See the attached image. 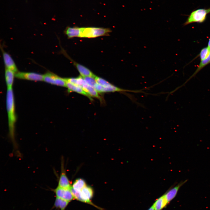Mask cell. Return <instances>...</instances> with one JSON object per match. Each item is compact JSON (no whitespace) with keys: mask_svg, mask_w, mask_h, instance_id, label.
<instances>
[{"mask_svg":"<svg viewBox=\"0 0 210 210\" xmlns=\"http://www.w3.org/2000/svg\"><path fill=\"white\" fill-rule=\"evenodd\" d=\"M6 106L8 117L9 136L15 148H17L15 137V125L16 121L14 97L12 88H7Z\"/></svg>","mask_w":210,"mask_h":210,"instance_id":"6da1fadb","label":"cell"},{"mask_svg":"<svg viewBox=\"0 0 210 210\" xmlns=\"http://www.w3.org/2000/svg\"><path fill=\"white\" fill-rule=\"evenodd\" d=\"M210 13V8H200L193 11L184 23L185 26L194 22L202 23L206 19L207 15Z\"/></svg>","mask_w":210,"mask_h":210,"instance_id":"7a4b0ae2","label":"cell"},{"mask_svg":"<svg viewBox=\"0 0 210 210\" xmlns=\"http://www.w3.org/2000/svg\"><path fill=\"white\" fill-rule=\"evenodd\" d=\"M109 29L97 27L81 28L80 37L92 38L107 35Z\"/></svg>","mask_w":210,"mask_h":210,"instance_id":"3957f363","label":"cell"},{"mask_svg":"<svg viewBox=\"0 0 210 210\" xmlns=\"http://www.w3.org/2000/svg\"><path fill=\"white\" fill-rule=\"evenodd\" d=\"M43 81L51 84L66 87L65 78H61L52 72H47L43 75Z\"/></svg>","mask_w":210,"mask_h":210,"instance_id":"277c9868","label":"cell"},{"mask_svg":"<svg viewBox=\"0 0 210 210\" xmlns=\"http://www.w3.org/2000/svg\"><path fill=\"white\" fill-rule=\"evenodd\" d=\"M15 77L21 79L34 81H43V75L33 72L18 71L15 74Z\"/></svg>","mask_w":210,"mask_h":210,"instance_id":"5b68a950","label":"cell"},{"mask_svg":"<svg viewBox=\"0 0 210 210\" xmlns=\"http://www.w3.org/2000/svg\"><path fill=\"white\" fill-rule=\"evenodd\" d=\"M56 197L69 202L74 197L70 189L65 188L57 186L53 190Z\"/></svg>","mask_w":210,"mask_h":210,"instance_id":"8992f818","label":"cell"},{"mask_svg":"<svg viewBox=\"0 0 210 210\" xmlns=\"http://www.w3.org/2000/svg\"><path fill=\"white\" fill-rule=\"evenodd\" d=\"M1 49L5 68L11 70L15 73L18 71L16 65L13 59L8 53Z\"/></svg>","mask_w":210,"mask_h":210,"instance_id":"52a82bcc","label":"cell"},{"mask_svg":"<svg viewBox=\"0 0 210 210\" xmlns=\"http://www.w3.org/2000/svg\"><path fill=\"white\" fill-rule=\"evenodd\" d=\"M61 162V172L59 179L58 186L65 188L70 189L71 186L66 174L63 161Z\"/></svg>","mask_w":210,"mask_h":210,"instance_id":"ba28073f","label":"cell"},{"mask_svg":"<svg viewBox=\"0 0 210 210\" xmlns=\"http://www.w3.org/2000/svg\"><path fill=\"white\" fill-rule=\"evenodd\" d=\"M187 181V179L181 181L176 185L170 188L164 194L168 203L175 197L180 188Z\"/></svg>","mask_w":210,"mask_h":210,"instance_id":"9c48e42d","label":"cell"},{"mask_svg":"<svg viewBox=\"0 0 210 210\" xmlns=\"http://www.w3.org/2000/svg\"><path fill=\"white\" fill-rule=\"evenodd\" d=\"M80 194L82 202L94 205L90 201L93 194V191L91 187L86 186L80 191Z\"/></svg>","mask_w":210,"mask_h":210,"instance_id":"30bf717a","label":"cell"},{"mask_svg":"<svg viewBox=\"0 0 210 210\" xmlns=\"http://www.w3.org/2000/svg\"><path fill=\"white\" fill-rule=\"evenodd\" d=\"M66 87L67 88L68 91L69 92H76L87 97L91 101L93 100L92 98H91V97L79 86L75 85L66 81Z\"/></svg>","mask_w":210,"mask_h":210,"instance_id":"8fae6325","label":"cell"},{"mask_svg":"<svg viewBox=\"0 0 210 210\" xmlns=\"http://www.w3.org/2000/svg\"><path fill=\"white\" fill-rule=\"evenodd\" d=\"M73 63L76 67L81 76L83 77H94L96 76L89 69L80 64L72 61Z\"/></svg>","mask_w":210,"mask_h":210,"instance_id":"7c38bea8","label":"cell"},{"mask_svg":"<svg viewBox=\"0 0 210 210\" xmlns=\"http://www.w3.org/2000/svg\"><path fill=\"white\" fill-rule=\"evenodd\" d=\"M15 74L13 71L5 68V76L7 88H12Z\"/></svg>","mask_w":210,"mask_h":210,"instance_id":"4fadbf2b","label":"cell"},{"mask_svg":"<svg viewBox=\"0 0 210 210\" xmlns=\"http://www.w3.org/2000/svg\"><path fill=\"white\" fill-rule=\"evenodd\" d=\"M210 63V52L208 57L205 60L201 61L197 69L193 74L186 81L184 84L178 87L176 90L183 86L191 78L194 76L200 70H201L205 66Z\"/></svg>","mask_w":210,"mask_h":210,"instance_id":"5bb4252c","label":"cell"},{"mask_svg":"<svg viewBox=\"0 0 210 210\" xmlns=\"http://www.w3.org/2000/svg\"><path fill=\"white\" fill-rule=\"evenodd\" d=\"M81 32V28L71 27L67 28L65 30V34L69 38L74 37H80Z\"/></svg>","mask_w":210,"mask_h":210,"instance_id":"9a60e30c","label":"cell"},{"mask_svg":"<svg viewBox=\"0 0 210 210\" xmlns=\"http://www.w3.org/2000/svg\"><path fill=\"white\" fill-rule=\"evenodd\" d=\"M83 86L81 88L90 97L101 99V97L99 95L98 92L94 88L90 86L87 83Z\"/></svg>","mask_w":210,"mask_h":210,"instance_id":"2e32d148","label":"cell"},{"mask_svg":"<svg viewBox=\"0 0 210 210\" xmlns=\"http://www.w3.org/2000/svg\"><path fill=\"white\" fill-rule=\"evenodd\" d=\"M168 203L164 195L159 198L153 205L154 210H161Z\"/></svg>","mask_w":210,"mask_h":210,"instance_id":"e0dca14e","label":"cell"},{"mask_svg":"<svg viewBox=\"0 0 210 210\" xmlns=\"http://www.w3.org/2000/svg\"><path fill=\"white\" fill-rule=\"evenodd\" d=\"M85 181L82 178L76 179L74 182L72 187L74 189L81 191L84 187L86 186Z\"/></svg>","mask_w":210,"mask_h":210,"instance_id":"ac0fdd59","label":"cell"},{"mask_svg":"<svg viewBox=\"0 0 210 210\" xmlns=\"http://www.w3.org/2000/svg\"><path fill=\"white\" fill-rule=\"evenodd\" d=\"M69 202L61 199L56 197L54 203V206L60 210H65Z\"/></svg>","mask_w":210,"mask_h":210,"instance_id":"d6986e66","label":"cell"},{"mask_svg":"<svg viewBox=\"0 0 210 210\" xmlns=\"http://www.w3.org/2000/svg\"><path fill=\"white\" fill-rule=\"evenodd\" d=\"M95 79L97 83L101 85L102 86L105 88H111L113 86V84L110 83L108 82L105 79L96 76Z\"/></svg>","mask_w":210,"mask_h":210,"instance_id":"ffe728a7","label":"cell"},{"mask_svg":"<svg viewBox=\"0 0 210 210\" xmlns=\"http://www.w3.org/2000/svg\"><path fill=\"white\" fill-rule=\"evenodd\" d=\"M210 52V49L208 47H205L202 49L200 55L201 61L206 58L209 56Z\"/></svg>","mask_w":210,"mask_h":210,"instance_id":"44dd1931","label":"cell"},{"mask_svg":"<svg viewBox=\"0 0 210 210\" xmlns=\"http://www.w3.org/2000/svg\"><path fill=\"white\" fill-rule=\"evenodd\" d=\"M83 78L87 83L90 86L93 88L97 83L95 79V77H83Z\"/></svg>","mask_w":210,"mask_h":210,"instance_id":"7402d4cb","label":"cell"},{"mask_svg":"<svg viewBox=\"0 0 210 210\" xmlns=\"http://www.w3.org/2000/svg\"><path fill=\"white\" fill-rule=\"evenodd\" d=\"M208 47L210 49V38H209L208 41Z\"/></svg>","mask_w":210,"mask_h":210,"instance_id":"603a6c76","label":"cell"},{"mask_svg":"<svg viewBox=\"0 0 210 210\" xmlns=\"http://www.w3.org/2000/svg\"><path fill=\"white\" fill-rule=\"evenodd\" d=\"M148 210H154L153 206H152Z\"/></svg>","mask_w":210,"mask_h":210,"instance_id":"cb8c5ba5","label":"cell"}]
</instances>
